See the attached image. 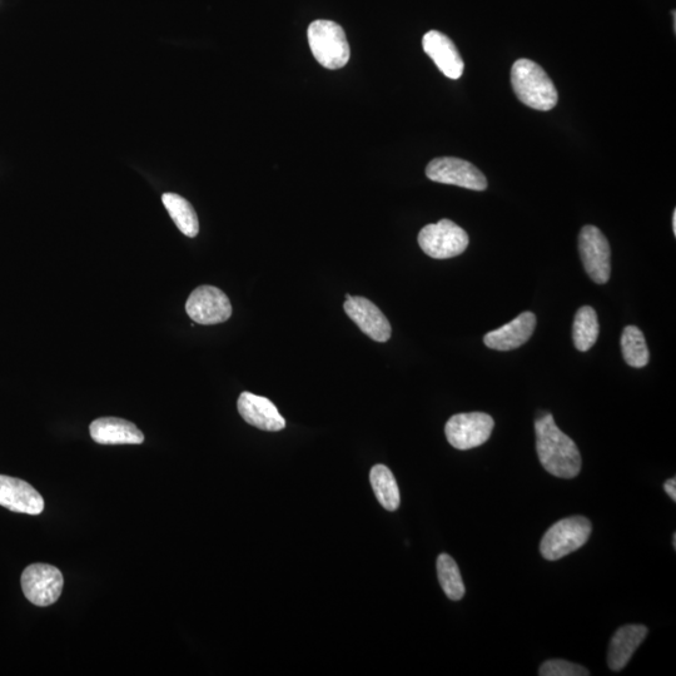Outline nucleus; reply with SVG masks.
Instances as JSON below:
<instances>
[{
	"label": "nucleus",
	"instance_id": "nucleus-1",
	"mask_svg": "<svg viewBox=\"0 0 676 676\" xmlns=\"http://www.w3.org/2000/svg\"><path fill=\"white\" fill-rule=\"evenodd\" d=\"M536 450L549 474L560 479H574L583 466L579 447L559 429L553 415L540 412L535 421Z\"/></svg>",
	"mask_w": 676,
	"mask_h": 676
},
{
	"label": "nucleus",
	"instance_id": "nucleus-2",
	"mask_svg": "<svg viewBox=\"0 0 676 676\" xmlns=\"http://www.w3.org/2000/svg\"><path fill=\"white\" fill-rule=\"evenodd\" d=\"M511 86L519 101L536 111H551L558 103L559 94L548 73L530 59H519L514 63Z\"/></svg>",
	"mask_w": 676,
	"mask_h": 676
},
{
	"label": "nucleus",
	"instance_id": "nucleus-3",
	"mask_svg": "<svg viewBox=\"0 0 676 676\" xmlns=\"http://www.w3.org/2000/svg\"><path fill=\"white\" fill-rule=\"evenodd\" d=\"M308 44L322 67L336 71L350 61L351 49L344 28L332 21H315L307 31Z\"/></svg>",
	"mask_w": 676,
	"mask_h": 676
},
{
	"label": "nucleus",
	"instance_id": "nucleus-4",
	"mask_svg": "<svg viewBox=\"0 0 676 676\" xmlns=\"http://www.w3.org/2000/svg\"><path fill=\"white\" fill-rule=\"evenodd\" d=\"M591 530L593 526L584 516L560 520L546 531L541 540V555L549 561L564 558L588 543Z\"/></svg>",
	"mask_w": 676,
	"mask_h": 676
},
{
	"label": "nucleus",
	"instance_id": "nucleus-5",
	"mask_svg": "<svg viewBox=\"0 0 676 676\" xmlns=\"http://www.w3.org/2000/svg\"><path fill=\"white\" fill-rule=\"evenodd\" d=\"M419 245L427 256L435 260H447L460 256L469 246V235L464 228L450 220H441L427 225L419 233Z\"/></svg>",
	"mask_w": 676,
	"mask_h": 676
},
{
	"label": "nucleus",
	"instance_id": "nucleus-6",
	"mask_svg": "<svg viewBox=\"0 0 676 676\" xmlns=\"http://www.w3.org/2000/svg\"><path fill=\"white\" fill-rule=\"evenodd\" d=\"M495 421L485 412L452 416L445 426L446 439L457 450H471L490 439Z\"/></svg>",
	"mask_w": 676,
	"mask_h": 676
},
{
	"label": "nucleus",
	"instance_id": "nucleus-7",
	"mask_svg": "<svg viewBox=\"0 0 676 676\" xmlns=\"http://www.w3.org/2000/svg\"><path fill=\"white\" fill-rule=\"evenodd\" d=\"M426 176L429 180L466 188L471 191H485L487 180L484 173L477 169L474 164L461 158L441 157L429 163L426 168Z\"/></svg>",
	"mask_w": 676,
	"mask_h": 676
},
{
	"label": "nucleus",
	"instance_id": "nucleus-8",
	"mask_svg": "<svg viewBox=\"0 0 676 676\" xmlns=\"http://www.w3.org/2000/svg\"><path fill=\"white\" fill-rule=\"evenodd\" d=\"M21 583L26 598L44 608L61 598L64 579L56 566L33 564L23 571Z\"/></svg>",
	"mask_w": 676,
	"mask_h": 676
},
{
	"label": "nucleus",
	"instance_id": "nucleus-9",
	"mask_svg": "<svg viewBox=\"0 0 676 676\" xmlns=\"http://www.w3.org/2000/svg\"><path fill=\"white\" fill-rule=\"evenodd\" d=\"M579 252L585 271L598 285H605L611 275V248L604 233L595 226H585L579 235Z\"/></svg>",
	"mask_w": 676,
	"mask_h": 676
},
{
	"label": "nucleus",
	"instance_id": "nucleus-10",
	"mask_svg": "<svg viewBox=\"0 0 676 676\" xmlns=\"http://www.w3.org/2000/svg\"><path fill=\"white\" fill-rule=\"evenodd\" d=\"M186 312L200 325H217L230 320L232 305L230 298L220 288L200 286L188 297Z\"/></svg>",
	"mask_w": 676,
	"mask_h": 676
},
{
	"label": "nucleus",
	"instance_id": "nucleus-11",
	"mask_svg": "<svg viewBox=\"0 0 676 676\" xmlns=\"http://www.w3.org/2000/svg\"><path fill=\"white\" fill-rule=\"evenodd\" d=\"M344 310L350 320L360 330L376 342H387L391 338L392 328L387 317L374 302L365 297H349L344 303Z\"/></svg>",
	"mask_w": 676,
	"mask_h": 676
},
{
	"label": "nucleus",
	"instance_id": "nucleus-12",
	"mask_svg": "<svg viewBox=\"0 0 676 676\" xmlns=\"http://www.w3.org/2000/svg\"><path fill=\"white\" fill-rule=\"evenodd\" d=\"M0 506L14 513L39 515L44 510V500L28 482L0 475Z\"/></svg>",
	"mask_w": 676,
	"mask_h": 676
},
{
	"label": "nucleus",
	"instance_id": "nucleus-13",
	"mask_svg": "<svg viewBox=\"0 0 676 676\" xmlns=\"http://www.w3.org/2000/svg\"><path fill=\"white\" fill-rule=\"evenodd\" d=\"M237 409L242 419L248 425L255 426L263 431H281L286 427V421L283 419L277 407L266 397L251 394V392H242L237 401Z\"/></svg>",
	"mask_w": 676,
	"mask_h": 676
},
{
	"label": "nucleus",
	"instance_id": "nucleus-14",
	"mask_svg": "<svg viewBox=\"0 0 676 676\" xmlns=\"http://www.w3.org/2000/svg\"><path fill=\"white\" fill-rule=\"evenodd\" d=\"M536 327V316L533 312L521 313L515 320L487 333L484 344L491 350L511 351L519 349L533 336Z\"/></svg>",
	"mask_w": 676,
	"mask_h": 676
},
{
	"label": "nucleus",
	"instance_id": "nucleus-15",
	"mask_svg": "<svg viewBox=\"0 0 676 676\" xmlns=\"http://www.w3.org/2000/svg\"><path fill=\"white\" fill-rule=\"evenodd\" d=\"M422 47L440 72L450 79H459L464 74L465 63L457 51L455 43L437 31L427 32L422 39Z\"/></svg>",
	"mask_w": 676,
	"mask_h": 676
},
{
	"label": "nucleus",
	"instance_id": "nucleus-16",
	"mask_svg": "<svg viewBox=\"0 0 676 676\" xmlns=\"http://www.w3.org/2000/svg\"><path fill=\"white\" fill-rule=\"evenodd\" d=\"M92 439L101 445H139L144 441L141 430L132 422L118 417H102L89 426Z\"/></svg>",
	"mask_w": 676,
	"mask_h": 676
},
{
	"label": "nucleus",
	"instance_id": "nucleus-17",
	"mask_svg": "<svg viewBox=\"0 0 676 676\" xmlns=\"http://www.w3.org/2000/svg\"><path fill=\"white\" fill-rule=\"evenodd\" d=\"M648 631L644 625H625L616 631L609 648V668L614 671L623 670L643 644Z\"/></svg>",
	"mask_w": 676,
	"mask_h": 676
},
{
	"label": "nucleus",
	"instance_id": "nucleus-18",
	"mask_svg": "<svg viewBox=\"0 0 676 676\" xmlns=\"http://www.w3.org/2000/svg\"><path fill=\"white\" fill-rule=\"evenodd\" d=\"M164 207L176 223L178 230L187 237H196L200 232V222H198L195 208L190 202L176 193H164L162 197Z\"/></svg>",
	"mask_w": 676,
	"mask_h": 676
},
{
	"label": "nucleus",
	"instance_id": "nucleus-19",
	"mask_svg": "<svg viewBox=\"0 0 676 676\" xmlns=\"http://www.w3.org/2000/svg\"><path fill=\"white\" fill-rule=\"evenodd\" d=\"M370 480L377 500L387 511H396L400 507L401 497L399 486L394 474L385 465L372 467Z\"/></svg>",
	"mask_w": 676,
	"mask_h": 676
},
{
	"label": "nucleus",
	"instance_id": "nucleus-20",
	"mask_svg": "<svg viewBox=\"0 0 676 676\" xmlns=\"http://www.w3.org/2000/svg\"><path fill=\"white\" fill-rule=\"evenodd\" d=\"M600 325L593 307L584 306L576 312L573 325V340L576 349L586 352L598 341Z\"/></svg>",
	"mask_w": 676,
	"mask_h": 676
},
{
	"label": "nucleus",
	"instance_id": "nucleus-21",
	"mask_svg": "<svg viewBox=\"0 0 676 676\" xmlns=\"http://www.w3.org/2000/svg\"><path fill=\"white\" fill-rule=\"evenodd\" d=\"M621 351L626 364L634 369H643L649 364L650 354L643 331L636 326L625 327L621 335Z\"/></svg>",
	"mask_w": 676,
	"mask_h": 676
},
{
	"label": "nucleus",
	"instance_id": "nucleus-22",
	"mask_svg": "<svg viewBox=\"0 0 676 676\" xmlns=\"http://www.w3.org/2000/svg\"><path fill=\"white\" fill-rule=\"evenodd\" d=\"M437 576H439L441 588L445 591L447 598L454 601L464 598V581H462L459 566L450 555L441 554L437 559Z\"/></svg>",
	"mask_w": 676,
	"mask_h": 676
},
{
	"label": "nucleus",
	"instance_id": "nucleus-23",
	"mask_svg": "<svg viewBox=\"0 0 676 676\" xmlns=\"http://www.w3.org/2000/svg\"><path fill=\"white\" fill-rule=\"evenodd\" d=\"M541 676H588L590 671L584 666L566 660H549L540 666Z\"/></svg>",
	"mask_w": 676,
	"mask_h": 676
},
{
	"label": "nucleus",
	"instance_id": "nucleus-24",
	"mask_svg": "<svg viewBox=\"0 0 676 676\" xmlns=\"http://www.w3.org/2000/svg\"><path fill=\"white\" fill-rule=\"evenodd\" d=\"M664 490L666 491V494H668L673 501H676V480L675 477L674 479H670L665 482L664 484Z\"/></svg>",
	"mask_w": 676,
	"mask_h": 676
},
{
	"label": "nucleus",
	"instance_id": "nucleus-25",
	"mask_svg": "<svg viewBox=\"0 0 676 676\" xmlns=\"http://www.w3.org/2000/svg\"><path fill=\"white\" fill-rule=\"evenodd\" d=\"M673 232L676 235V211L673 213Z\"/></svg>",
	"mask_w": 676,
	"mask_h": 676
},
{
	"label": "nucleus",
	"instance_id": "nucleus-26",
	"mask_svg": "<svg viewBox=\"0 0 676 676\" xmlns=\"http://www.w3.org/2000/svg\"><path fill=\"white\" fill-rule=\"evenodd\" d=\"M673 545L674 548H676V534L673 535Z\"/></svg>",
	"mask_w": 676,
	"mask_h": 676
}]
</instances>
